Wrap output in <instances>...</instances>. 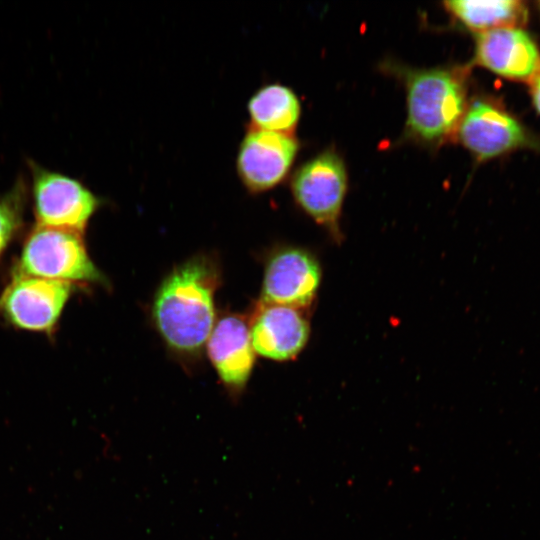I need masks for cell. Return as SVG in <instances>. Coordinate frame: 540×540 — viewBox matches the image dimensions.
I'll return each instance as SVG.
<instances>
[{"label": "cell", "instance_id": "3", "mask_svg": "<svg viewBox=\"0 0 540 540\" xmlns=\"http://www.w3.org/2000/svg\"><path fill=\"white\" fill-rule=\"evenodd\" d=\"M15 272L69 283L105 281L81 234L38 225L25 239Z\"/></svg>", "mask_w": 540, "mask_h": 540}, {"label": "cell", "instance_id": "8", "mask_svg": "<svg viewBox=\"0 0 540 540\" xmlns=\"http://www.w3.org/2000/svg\"><path fill=\"white\" fill-rule=\"evenodd\" d=\"M321 280L317 260L299 248H285L267 262L261 303L296 309L308 306Z\"/></svg>", "mask_w": 540, "mask_h": 540}, {"label": "cell", "instance_id": "7", "mask_svg": "<svg viewBox=\"0 0 540 540\" xmlns=\"http://www.w3.org/2000/svg\"><path fill=\"white\" fill-rule=\"evenodd\" d=\"M346 186L345 166L332 151H326L305 163L292 180V192L297 203L316 222L334 233H338Z\"/></svg>", "mask_w": 540, "mask_h": 540}, {"label": "cell", "instance_id": "1", "mask_svg": "<svg viewBox=\"0 0 540 540\" xmlns=\"http://www.w3.org/2000/svg\"><path fill=\"white\" fill-rule=\"evenodd\" d=\"M219 277L207 258L195 257L176 267L161 283L153 302V320L173 350L198 353L215 322L214 293Z\"/></svg>", "mask_w": 540, "mask_h": 540}, {"label": "cell", "instance_id": "13", "mask_svg": "<svg viewBox=\"0 0 540 540\" xmlns=\"http://www.w3.org/2000/svg\"><path fill=\"white\" fill-rule=\"evenodd\" d=\"M444 5L457 20L477 34L502 27H522L529 17L527 3L519 0H453Z\"/></svg>", "mask_w": 540, "mask_h": 540}, {"label": "cell", "instance_id": "2", "mask_svg": "<svg viewBox=\"0 0 540 540\" xmlns=\"http://www.w3.org/2000/svg\"><path fill=\"white\" fill-rule=\"evenodd\" d=\"M407 128L417 139L437 143L455 132L467 110L463 76L448 68L407 73Z\"/></svg>", "mask_w": 540, "mask_h": 540}, {"label": "cell", "instance_id": "10", "mask_svg": "<svg viewBox=\"0 0 540 540\" xmlns=\"http://www.w3.org/2000/svg\"><path fill=\"white\" fill-rule=\"evenodd\" d=\"M297 149L291 135L253 128L242 140L237 157L242 182L253 192L274 187L286 176Z\"/></svg>", "mask_w": 540, "mask_h": 540}, {"label": "cell", "instance_id": "4", "mask_svg": "<svg viewBox=\"0 0 540 540\" xmlns=\"http://www.w3.org/2000/svg\"><path fill=\"white\" fill-rule=\"evenodd\" d=\"M459 140L479 161H488L521 150L540 152V141L504 105L478 99L467 110L457 128Z\"/></svg>", "mask_w": 540, "mask_h": 540}, {"label": "cell", "instance_id": "11", "mask_svg": "<svg viewBox=\"0 0 540 540\" xmlns=\"http://www.w3.org/2000/svg\"><path fill=\"white\" fill-rule=\"evenodd\" d=\"M250 335L256 353L284 361L306 345L310 326L299 309L260 303L251 319Z\"/></svg>", "mask_w": 540, "mask_h": 540}, {"label": "cell", "instance_id": "5", "mask_svg": "<svg viewBox=\"0 0 540 540\" xmlns=\"http://www.w3.org/2000/svg\"><path fill=\"white\" fill-rule=\"evenodd\" d=\"M33 212L38 226L81 234L99 201L80 181L31 164Z\"/></svg>", "mask_w": 540, "mask_h": 540}, {"label": "cell", "instance_id": "12", "mask_svg": "<svg viewBox=\"0 0 540 540\" xmlns=\"http://www.w3.org/2000/svg\"><path fill=\"white\" fill-rule=\"evenodd\" d=\"M209 358L220 379L233 393L241 391L255 362L248 322L239 315H227L213 327L207 340Z\"/></svg>", "mask_w": 540, "mask_h": 540}, {"label": "cell", "instance_id": "14", "mask_svg": "<svg viewBox=\"0 0 540 540\" xmlns=\"http://www.w3.org/2000/svg\"><path fill=\"white\" fill-rule=\"evenodd\" d=\"M248 111L254 128L290 135L299 119L300 104L292 90L271 84L252 96Z\"/></svg>", "mask_w": 540, "mask_h": 540}, {"label": "cell", "instance_id": "9", "mask_svg": "<svg viewBox=\"0 0 540 540\" xmlns=\"http://www.w3.org/2000/svg\"><path fill=\"white\" fill-rule=\"evenodd\" d=\"M475 62L510 81L529 82L540 69V48L523 27H502L476 36Z\"/></svg>", "mask_w": 540, "mask_h": 540}, {"label": "cell", "instance_id": "6", "mask_svg": "<svg viewBox=\"0 0 540 540\" xmlns=\"http://www.w3.org/2000/svg\"><path fill=\"white\" fill-rule=\"evenodd\" d=\"M72 291L69 282L14 272L0 295V314L16 328L51 333Z\"/></svg>", "mask_w": 540, "mask_h": 540}, {"label": "cell", "instance_id": "15", "mask_svg": "<svg viewBox=\"0 0 540 540\" xmlns=\"http://www.w3.org/2000/svg\"><path fill=\"white\" fill-rule=\"evenodd\" d=\"M25 200L26 187L22 181L0 194V257L23 224Z\"/></svg>", "mask_w": 540, "mask_h": 540}, {"label": "cell", "instance_id": "16", "mask_svg": "<svg viewBox=\"0 0 540 540\" xmlns=\"http://www.w3.org/2000/svg\"><path fill=\"white\" fill-rule=\"evenodd\" d=\"M529 84V95L531 98L532 105L537 112L538 115H540V69L538 72L532 77V79L528 82Z\"/></svg>", "mask_w": 540, "mask_h": 540}]
</instances>
